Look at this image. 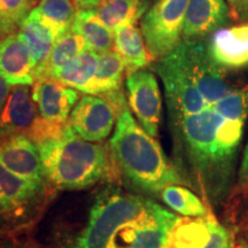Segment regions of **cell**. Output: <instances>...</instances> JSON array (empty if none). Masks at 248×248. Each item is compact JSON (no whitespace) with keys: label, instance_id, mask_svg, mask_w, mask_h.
I'll list each match as a JSON object with an SVG mask.
<instances>
[{"label":"cell","instance_id":"obj_37","mask_svg":"<svg viewBox=\"0 0 248 248\" xmlns=\"http://www.w3.org/2000/svg\"><path fill=\"white\" fill-rule=\"evenodd\" d=\"M226 1H228V2H229V4H230V5L232 6V7H234V6H235V5H237V4H238V2H239V1H240V0H226Z\"/></svg>","mask_w":248,"mask_h":248},{"label":"cell","instance_id":"obj_36","mask_svg":"<svg viewBox=\"0 0 248 248\" xmlns=\"http://www.w3.org/2000/svg\"><path fill=\"white\" fill-rule=\"evenodd\" d=\"M7 35H9V33L7 32V30L5 29V27L2 26V23L0 22V39H2L4 37H6Z\"/></svg>","mask_w":248,"mask_h":248},{"label":"cell","instance_id":"obj_4","mask_svg":"<svg viewBox=\"0 0 248 248\" xmlns=\"http://www.w3.org/2000/svg\"><path fill=\"white\" fill-rule=\"evenodd\" d=\"M160 204L140 195L120 190L105 192L90 212L89 222L75 248H107L113 235L130 222L156 210Z\"/></svg>","mask_w":248,"mask_h":248},{"label":"cell","instance_id":"obj_38","mask_svg":"<svg viewBox=\"0 0 248 248\" xmlns=\"http://www.w3.org/2000/svg\"><path fill=\"white\" fill-rule=\"evenodd\" d=\"M162 248H167V244H166V245H164V246H163Z\"/></svg>","mask_w":248,"mask_h":248},{"label":"cell","instance_id":"obj_16","mask_svg":"<svg viewBox=\"0 0 248 248\" xmlns=\"http://www.w3.org/2000/svg\"><path fill=\"white\" fill-rule=\"evenodd\" d=\"M230 8L225 0H190L182 39H202L225 26Z\"/></svg>","mask_w":248,"mask_h":248},{"label":"cell","instance_id":"obj_20","mask_svg":"<svg viewBox=\"0 0 248 248\" xmlns=\"http://www.w3.org/2000/svg\"><path fill=\"white\" fill-rule=\"evenodd\" d=\"M99 54L86 48L63 67L55 70L49 78L88 94L90 85L97 69Z\"/></svg>","mask_w":248,"mask_h":248},{"label":"cell","instance_id":"obj_34","mask_svg":"<svg viewBox=\"0 0 248 248\" xmlns=\"http://www.w3.org/2000/svg\"><path fill=\"white\" fill-rule=\"evenodd\" d=\"M0 248H20L14 240L8 239L7 237L0 238Z\"/></svg>","mask_w":248,"mask_h":248},{"label":"cell","instance_id":"obj_14","mask_svg":"<svg viewBox=\"0 0 248 248\" xmlns=\"http://www.w3.org/2000/svg\"><path fill=\"white\" fill-rule=\"evenodd\" d=\"M206 44L210 57L224 71L248 67V22L216 30Z\"/></svg>","mask_w":248,"mask_h":248},{"label":"cell","instance_id":"obj_11","mask_svg":"<svg viewBox=\"0 0 248 248\" xmlns=\"http://www.w3.org/2000/svg\"><path fill=\"white\" fill-rule=\"evenodd\" d=\"M78 92L53 78L36 79L31 89L39 116L59 128L67 126L71 110L80 99Z\"/></svg>","mask_w":248,"mask_h":248},{"label":"cell","instance_id":"obj_33","mask_svg":"<svg viewBox=\"0 0 248 248\" xmlns=\"http://www.w3.org/2000/svg\"><path fill=\"white\" fill-rule=\"evenodd\" d=\"M77 9H93L98 5L99 0H71Z\"/></svg>","mask_w":248,"mask_h":248},{"label":"cell","instance_id":"obj_19","mask_svg":"<svg viewBox=\"0 0 248 248\" xmlns=\"http://www.w3.org/2000/svg\"><path fill=\"white\" fill-rule=\"evenodd\" d=\"M212 213L201 217H181L170 232L167 248H203L212 234Z\"/></svg>","mask_w":248,"mask_h":248},{"label":"cell","instance_id":"obj_17","mask_svg":"<svg viewBox=\"0 0 248 248\" xmlns=\"http://www.w3.org/2000/svg\"><path fill=\"white\" fill-rule=\"evenodd\" d=\"M114 49L125 63L126 75L144 69L153 61L141 30L136 27V24L114 30Z\"/></svg>","mask_w":248,"mask_h":248},{"label":"cell","instance_id":"obj_3","mask_svg":"<svg viewBox=\"0 0 248 248\" xmlns=\"http://www.w3.org/2000/svg\"><path fill=\"white\" fill-rule=\"evenodd\" d=\"M36 145L46 182L60 190H84L116 173L109 146L84 140L69 124L60 136Z\"/></svg>","mask_w":248,"mask_h":248},{"label":"cell","instance_id":"obj_18","mask_svg":"<svg viewBox=\"0 0 248 248\" xmlns=\"http://www.w3.org/2000/svg\"><path fill=\"white\" fill-rule=\"evenodd\" d=\"M70 30L83 36L86 48L97 54L114 49V30L102 22L94 9H78Z\"/></svg>","mask_w":248,"mask_h":248},{"label":"cell","instance_id":"obj_1","mask_svg":"<svg viewBox=\"0 0 248 248\" xmlns=\"http://www.w3.org/2000/svg\"><path fill=\"white\" fill-rule=\"evenodd\" d=\"M248 119V85L198 113L169 121L173 166L214 214L229 207Z\"/></svg>","mask_w":248,"mask_h":248},{"label":"cell","instance_id":"obj_9","mask_svg":"<svg viewBox=\"0 0 248 248\" xmlns=\"http://www.w3.org/2000/svg\"><path fill=\"white\" fill-rule=\"evenodd\" d=\"M125 89L130 110L142 129L156 138L162 113V98L156 76L145 68L139 69L126 75Z\"/></svg>","mask_w":248,"mask_h":248},{"label":"cell","instance_id":"obj_22","mask_svg":"<svg viewBox=\"0 0 248 248\" xmlns=\"http://www.w3.org/2000/svg\"><path fill=\"white\" fill-rule=\"evenodd\" d=\"M148 0H99L94 9L111 30L136 24L146 13Z\"/></svg>","mask_w":248,"mask_h":248},{"label":"cell","instance_id":"obj_8","mask_svg":"<svg viewBox=\"0 0 248 248\" xmlns=\"http://www.w3.org/2000/svg\"><path fill=\"white\" fill-rule=\"evenodd\" d=\"M194 84L209 104L218 100L234 88L225 79V71L210 57L201 39H182L175 47Z\"/></svg>","mask_w":248,"mask_h":248},{"label":"cell","instance_id":"obj_2","mask_svg":"<svg viewBox=\"0 0 248 248\" xmlns=\"http://www.w3.org/2000/svg\"><path fill=\"white\" fill-rule=\"evenodd\" d=\"M108 146L116 175L137 193L160 197L167 186L184 185L159 141L133 119L128 106L117 116Z\"/></svg>","mask_w":248,"mask_h":248},{"label":"cell","instance_id":"obj_31","mask_svg":"<svg viewBox=\"0 0 248 248\" xmlns=\"http://www.w3.org/2000/svg\"><path fill=\"white\" fill-rule=\"evenodd\" d=\"M233 8V16L238 20L248 22V0H240Z\"/></svg>","mask_w":248,"mask_h":248},{"label":"cell","instance_id":"obj_15","mask_svg":"<svg viewBox=\"0 0 248 248\" xmlns=\"http://www.w3.org/2000/svg\"><path fill=\"white\" fill-rule=\"evenodd\" d=\"M36 64L29 47L16 32L0 39V75L12 86L32 85Z\"/></svg>","mask_w":248,"mask_h":248},{"label":"cell","instance_id":"obj_12","mask_svg":"<svg viewBox=\"0 0 248 248\" xmlns=\"http://www.w3.org/2000/svg\"><path fill=\"white\" fill-rule=\"evenodd\" d=\"M0 163L20 177L48 184L37 145L26 135L0 136Z\"/></svg>","mask_w":248,"mask_h":248},{"label":"cell","instance_id":"obj_21","mask_svg":"<svg viewBox=\"0 0 248 248\" xmlns=\"http://www.w3.org/2000/svg\"><path fill=\"white\" fill-rule=\"evenodd\" d=\"M125 75V63L115 49L99 54L97 69L88 94L100 95L122 90Z\"/></svg>","mask_w":248,"mask_h":248},{"label":"cell","instance_id":"obj_25","mask_svg":"<svg viewBox=\"0 0 248 248\" xmlns=\"http://www.w3.org/2000/svg\"><path fill=\"white\" fill-rule=\"evenodd\" d=\"M77 11L71 0H40L31 13L59 38L70 30Z\"/></svg>","mask_w":248,"mask_h":248},{"label":"cell","instance_id":"obj_35","mask_svg":"<svg viewBox=\"0 0 248 248\" xmlns=\"http://www.w3.org/2000/svg\"><path fill=\"white\" fill-rule=\"evenodd\" d=\"M234 248H248V245H247L246 241L243 239V238L238 237L237 239H235Z\"/></svg>","mask_w":248,"mask_h":248},{"label":"cell","instance_id":"obj_27","mask_svg":"<svg viewBox=\"0 0 248 248\" xmlns=\"http://www.w3.org/2000/svg\"><path fill=\"white\" fill-rule=\"evenodd\" d=\"M37 0H0V22L8 33L16 32Z\"/></svg>","mask_w":248,"mask_h":248},{"label":"cell","instance_id":"obj_6","mask_svg":"<svg viewBox=\"0 0 248 248\" xmlns=\"http://www.w3.org/2000/svg\"><path fill=\"white\" fill-rule=\"evenodd\" d=\"M153 67L162 80L169 121L198 113L212 105L194 84L175 48L155 61Z\"/></svg>","mask_w":248,"mask_h":248},{"label":"cell","instance_id":"obj_32","mask_svg":"<svg viewBox=\"0 0 248 248\" xmlns=\"http://www.w3.org/2000/svg\"><path fill=\"white\" fill-rule=\"evenodd\" d=\"M12 90V85L6 80L4 77L0 75V114H1L2 108H4L6 101Z\"/></svg>","mask_w":248,"mask_h":248},{"label":"cell","instance_id":"obj_30","mask_svg":"<svg viewBox=\"0 0 248 248\" xmlns=\"http://www.w3.org/2000/svg\"><path fill=\"white\" fill-rule=\"evenodd\" d=\"M247 195H248V137H247L246 146H245L243 154H241L239 169H238L237 182H235V186H234L233 193H232L231 200L237 199V198L247 197Z\"/></svg>","mask_w":248,"mask_h":248},{"label":"cell","instance_id":"obj_7","mask_svg":"<svg viewBox=\"0 0 248 248\" xmlns=\"http://www.w3.org/2000/svg\"><path fill=\"white\" fill-rule=\"evenodd\" d=\"M190 0H157L142 15L140 30L153 61L182 42V31Z\"/></svg>","mask_w":248,"mask_h":248},{"label":"cell","instance_id":"obj_10","mask_svg":"<svg viewBox=\"0 0 248 248\" xmlns=\"http://www.w3.org/2000/svg\"><path fill=\"white\" fill-rule=\"evenodd\" d=\"M117 116L116 109L106 98L85 94L71 110L68 124L84 140L101 142L113 131Z\"/></svg>","mask_w":248,"mask_h":248},{"label":"cell","instance_id":"obj_26","mask_svg":"<svg viewBox=\"0 0 248 248\" xmlns=\"http://www.w3.org/2000/svg\"><path fill=\"white\" fill-rule=\"evenodd\" d=\"M160 199L170 209L184 217H201L209 213L208 207L195 192L182 184H172L164 187Z\"/></svg>","mask_w":248,"mask_h":248},{"label":"cell","instance_id":"obj_24","mask_svg":"<svg viewBox=\"0 0 248 248\" xmlns=\"http://www.w3.org/2000/svg\"><path fill=\"white\" fill-rule=\"evenodd\" d=\"M85 49L86 43L83 36L68 30L57 39L47 60L36 69L35 80L38 78H49L55 70L63 67Z\"/></svg>","mask_w":248,"mask_h":248},{"label":"cell","instance_id":"obj_23","mask_svg":"<svg viewBox=\"0 0 248 248\" xmlns=\"http://www.w3.org/2000/svg\"><path fill=\"white\" fill-rule=\"evenodd\" d=\"M17 33L29 47L37 69L47 60L58 37L31 12L18 27Z\"/></svg>","mask_w":248,"mask_h":248},{"label":"cell","instance_id":"obj_13","mask_svg":"<svg viewBox=\"0 0 248 248\" xmlns=\"http://www.w3.org/2000/svg\"><path fill=\"white\" fill-rule=\"evenodd\" d=\"M40 121L30 85H14L0 114V136L22 133L32 139Z\"/></svg>","mask_w":248,"mask_h":248},{"label":"cell","instance_id":"obj_5","mask_svg":"<svg viewBox=\"0 0 248 248\" xmlns=\"http://www.w3.org/2000/svg\"><path fill=\"white\" fill-rule=\"evenodd\" d=\"M46 186L20 177L0 163V226L17 229L32 221L45 202Z\"/></svg>","mask_w":248,"mask_h":248},{"label":"cell","instance_id":"obj_28","mask_svg":"<svg viewBox=\"0 0 248 248\" xmlns=\"http://www.w3.org/2000/svg\"><path fill=\"white\" fill-rule=\"evenodd\" d=\"M230 204L233 231L248 245V195L231 200Z\"/></svg>","mask_w":248,"mask_h":248},{"label":"cell","instance_id":"obj_29","mask_svg":"<svg viewBox=\"0 0 248 248\" xmlns=\"http://www.w3.org/2000/svg\"><path fill=\"white\" fill-rule=\"evenodd\" d=\"M210 225H212V234L208 244L203 248H224L235 239L234 231L221 224L216 218V214L214 213H212L210 217Z\"/></svg>","mask_w":248,"mask_h":248}]
</instances>
